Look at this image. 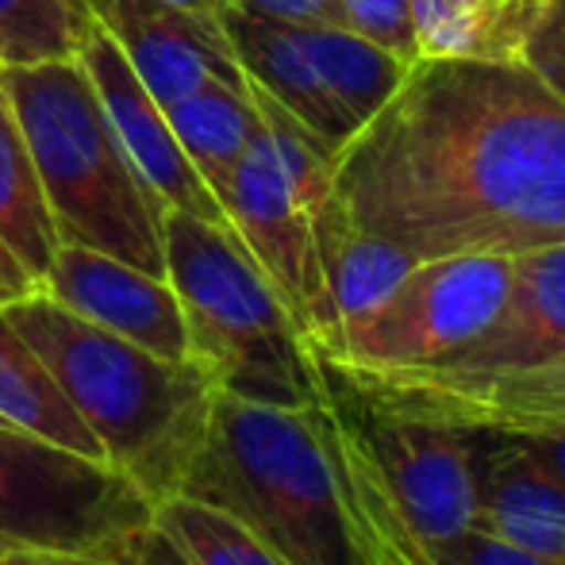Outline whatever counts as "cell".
<instances>
[{
	"label": "cell",
	"mask_w": 565,
	"mask_h": 565,
	"mask_svg": "<svg viewBox=\"0 0 565 565\" xmlns=\"http://www.w3.org/2000/svg\"><path fill=\"white\" fill-rule=\"evenodd\" d=\"M331 193L416 262L565 243V100L520 58H419L335 154Z\"/></svg>",
	"instance_id": "1"
},
{
	"label": "cell",
	"mask_w": 565,
	"mask_h": 565,
	"mask_svg": "<svg viewBox=\"0 0 565 565\" xmlns=\"http://www.w3.org/2000/svg\"><path fill=\"white\" fill-rule=\"evenodd\" d=\"M178 497L231 515L289 565H373L323 404L274 408L212 393Z\"/></svg>",
	"instance_id": "2"
},
{
	"label": "cell",
	"mask_w": 565,
	"mask_h": 565,
	"mask_svg": "<svg viewBox=\"0 0 565 565\" xmlns=\"http://www.w3.org/2000/svg\"><path fill=\"white\" fill-rule=\"evenodd\" d=\"M4 312L93 431L105 466L127 477L150 504L178 497L204 439L216 393L212 381L193 362L158 358L82 320L43 289Z\"/></svg>",
	"instance_id": "3"
},
{
	"label": "cell",
	"mask_w": 565,
	"mask_h": 565,
	"mask_svg": "<svg viewBox=\"0 0 565 565\" xmlns=\"http://www.w3.org/2000/svg\"><path fill=\"white\" fill-rule=\"evenodd\" d=\"M58 243L166 277V204L116 139L82 58L0 66Z\"/></svg>",
	"instance_id": "4"
},
{
	"label": "cell",
	"mask_w": 565,
	"mask_h": 565,
	"mask_svg": "<svg viewBox=\"0 0 565 565\" xmlns=\"http://www.w3.org/2000/svg\"><path fill=\"white\" fill-rule=\"evenodd\" d=\"M166 281L178 292L189 362L216 393L274 408L320 404L305 331L227 224L166 212Z\"/></svg>",
	"instance_id": "5"
},
{
	"label": "cell",
	"mask_w": 565,
	"mask_h": 565,
	"mask_svg": "<svg viewBox=\"0 0 565 565\" xmlns=\"http://www.w3.org/2000/svg\"><path fill=\"white\" fill-rule=\"evenodd\" d=\"M262 127L216 193L227 227L285 300L308 347L328 331L320 220L331 204L335 150L250 85Z\"/></svg>",
	"instance_id": "6"
},
{
	"label": "cell",
	"mask_w": 565,
	"mask_h": 565,
	"mask_svg": "<svg viewBox=\"0 0 565 565\" xmlns=\"http://www.w3.org/2000/svg\"><path fill=\"white\" fill-rule=\"evenodd\" d=\"M320 404L342 447L377 477L401 520L424 546H439L473 527V450L469 427L396 408L316 354Z\"/></svg>",
	"instance_id": "7"
},
{
	"label": "cell",
	"mask_w": 565,
	"mask_h": 565,
	"mask_svg": "<svg viewBox=\"0 0 565 565\" xmlns=\"http://www.w3.org/2000/svg\"><path fill=\"white\" fill-rule=\"evenodd\" d=\"M154 504L105 461L0 424V558L105 554Z\"/></svg>",
	"instance_id": "8"
},
{
	"label": "cell",
	"mask_w": 565,
	"mask_h": 565,
	"mask_svg": "<svg viewBox=\"0 0 565 565\" xmlns=\"http://www.w3.org/2000/svg\"><path fill=\"white\" fill-rule=\"evenodd\" d=\"M512 258L450 254L427 258L362 320L312 354L354 373H408L443 365L500 312Z\"/></svg>",
	"instance_id": "9"
},
{
	"label": "cell",
	"mask_w": 565,
	"mask_h": 565,
	"mask_svg": "<svg viewBox=\"0 0 565 565\" xmlns=\"http://www.w3.org/2000/svg\"><path fill=\"white\" fill-rule=\"evenodd\" d=\"M89 8L162 108L204 82L246 85L220 20L162 0H89Z\"/></svg>",
	"instance_id": "10"
},
{
	"label": "cell",
	"mask_w": 565,
	"mask_h": 565,
	"mask_svg": "<svg viewBox=\"0 0 565 565\" xmlns=\"http://www.w3.org/2000/svg\"><path fill=\"white\" fill-rule=\"evenodd\" d=\"M43 292L74 316L150 354L189 362L185 320H181L178 292L166 277L127 266L113 254L62 243L43 277Z\"/></svg>",
	"instance_id": "11"
},
{
	"label": "cell",
	"mask_w": 565,
	"mask_h": 565,
	"mask_svg": "<svg viewBox=\"0 0 565 565\" xmlns=\"http://www.w3.org/2000/svg\"><path fill=\"white\" fill-rule=\"evenodd\" d=\"M77 58H82L85 74H89L93 89H97L100 105H105L108 124H113L116 139L124 142L127 158L142 173V181L162 196L166 209L189 212V216L209 220V224H227L220 201L201 181V173L193 170L185 150H181L178 135H173L170 119H166V108L147 93V85L139 82L131 62L113 43V35L100 28L82 46Z\"/></svg>",
	"instance_id": "12"
},
{
	"label": "cell",
	"mask_w": 565,
	"mask_h": 565,
	"mask_svg": "<svg viewBox=\"0 0 565 565\" xmlns=\"http://www.w3.org/2000/svg\"><path fill=\"white\" fill-rule=\"evenodd\" d=\"M335 365V362H331ZM342 370V365H339ZM396 408L424 412L461 427H492L508 435L562 431L565 427V350L523 370L492 373L473 381H419L342 370Z\"/></svg>",
	"instance_id": "13"
},
{
	"label": "cell",
	"mask_w": 565,
	"mask_h": 565,
	"mask_svg": "<svg viewBox=\"0 0 565 565\" xmlns=\"http://www.w3.org/2000/svg\"><path fill=\"white\" fill-rule=\"evenodd\" d=\"M565 350V243L512 258V285L492 323L466 342L443 365L381 377L419 381H473L523 370Z\"/></svg>",
	"instance_id": "14"
},
{
	"label": "cell",
	"mask_w": 565,
	"mask_h": 565,
	"mask_svg": "<svg viewBox=\"0 0 565 565\" xmlns=\"http://www.w3.org/2000/svg\"><path fill=\"white\" fill-rule=\"evenodd\" d=\"M473 450V527L565 565V481L523 447L520 435L469 427Z\"/></svg>",
	"instance_id": "15"
},
{
	"label": "cell",
	"mask_w": 565,
	"mask_h": 565,
	"mask_svg": "<svg viewBox=\"0 0 565 565\" xmlns=\"http://www.w3.org/2000/svg\"><path fill=\"white\" fill-rule=\"evenodd\" d=\"M220 23H224L231 51H235L238 66H243L246 82L254 89L274 97L285 113H292L308 131L320 135L335 154L354 139V127L339 113L331 93L323 89L320 74H316L308 51L300 46L292 23L262 20V15H250L235 4L220 15Z\"/></svg>",
	"instance_id": "16"
},
{
	"label": "cell",
	"mask_w": 565,
	"mask_h": 565,
	"mask_svg": "<svg viewBox=\"0 0 565 565\" xmlns=\"http://www.w3.org/2000/svg\"><path fill=\"white\" fill-rule=\"evenodd\" d=\"M0 424L15 427L23 435H35L43 443H54L62 450H74L82 458L105 461L93 431L70 408L66 393L51 377L46 362L15 331L4 308H0Z\"/></svg>",
	"instance_id": "17"
},
{
	"label": "cell",
	"mask_w": 565,
	"mask_h": 565,
	"mask_svg": "<svg viewBox=\"0 0 565 565\" xmlns=\"http://www.w3.org/2000/svg\"><path fill=\"white\" fill-rule=\"evenodd\" d=\"M292 28H297V39L312 58L323 89L331 93V100L358 135L401 89L408 62L339 23H292Z\"/></svg>",
	"instance_id": "18"
},
{
	"label": "cell",
	"mask_w": 565,
	"mask_h": 565,
	"mask_svg": "<svg viewBox=\"0 0 565 565\" xmlns=\"http://www.w3.org/2000/svg\"><path fill=\"white\" fill-rule=\"evenodd\" d=\"M166 119H170L173 135H178L193 170L212 189V196L227 185L243 150L250 147V139L262 127L258 105L250 97V82H204L189 97L173 100L166 108Z\"/></svg>",
	"instance_id": "19"
},
{
	"label": "cell",
	"mask_w": 565,
	"mask_h": 565,
	"mask_svg": "<svg viewBox=\"0 0 565 565\" xmlns=\"http://www.w3.org/2000/svg\"><path fill=\"white\" fill-rule=\"evenodd\" d=\"M0 235L43 285L62 243L51 209H46L43 185H39L35 158H31V147L23 139V127L15 119L4 85H0Z\"/></svg>",
	"instance_id": "20"
},
{
	"label": "cell",
	"mask_w": 565,
	"mask_h": 565,
	"mask_svg": "<svg viewBox=\"0 0 565 565\" xmlns=\"http://www.w3.org/2000/svg\"><path fill=\"white\" fill-rule=\"evenodd\" d=\"M97 31L89 0H0V66L77 58Z\"/></svg>",
	"instance_id": "21"
},
{
	"label": "cell",
	"mask_w": 565,
	"mask_h": 565,
	"mask_svg": "<svg viewBox=\"0 0 565 565\" xmlns=\"http://www.w3.org/2000/svg\"><path fill=\"white\" fill-rule=\"evenodd\" d=\"M154 523L193 558V565H289L243 523L201 504V500H162L154 504Z\"/></svg>",
	"instance_id": "22"
},
{
	"label": "cell",
	"mask_w": 565,
	"mask_h": 565,
	"mask_svg": "<svg viewBox=\"0 0 565 565\" xmlns=\"http://www.w3.org/2000/svg\"><path fill=\"white\" fill-rule=\"evenodd\" d=\"M331 431H335V427H331ZM335 447L342 458V473H347V492H350V508H354V520H358V535H362L365 551H370V562L373 565H435L427 558L419 535L401 520L393 500L385 497L377 477L354 458V450L342 447L339 435H335Z\"/></svg>",
	"instance_id": "23"
},
{
	"label": "cell",
	"mask_w": 565,
	"mask_h": 565,
	"mask_svg": "<svg viewBox=\"0 0 565 565\" xmlns=\"http://www.w3.org/2000/svg\"><path fill=\"white\" fill-rule=\"evenodd\" d=\"M419 58L484 54V15L477 0H408Z\"/></svg>",
	"instance_id": "24"
},
{
	"label": "cell",
	"mask_w": 565,
	"mask_h": 565,
	"mask_svg": "<svg viewBox=\"0 0 565 565\" xmlns=\"http://www.w3.org/2000/svg\"><path fill=\"white\" fill-rule=\"evenodd\" d=\"M515 58L565 100V0H535L515 43Z\"/></svg>",
	"instance_id": "25"
},
{
	"label": "cell",
	"mask_w": 565,
	"mask_h": 565,
	"mask_svg": "<svg viewBox=\"0 0 565 565\" xmlns=\"http://www.w3.org/2000/svg\"><path fill=\"white\" fill-rule=\"evenodd\" d=\"M339 28L385 46L401 62H419L408 0H339Z\"/></svg>",
	"instance_id": "26"
},
{
	"label": "cell",
	"mask_w": 565,
	"mask_h": 565,
	"mask_svg": "<svg viewBox=\"0 0 565 565\" xmlns=\"http://www.w3.org/2000/svg\"><path fill=\"white\" fill-rule=\"evenodd\" d=\"M424 551L435 565H562V562H546V558H539V554L520 551V546L500 543V539L484 535V531H461L450 543L424 546Z\"/></svg>",
	"instance_id": "27"
},
{
	"label": "cell",
	"mask_w": 565,
	"mask_h": 565,
	"mask_svg": "<svg viewBox=\"0 0 565 565\" xmlns=\"http://www.w3.org/2000/svg\"><path fill=\"white\" fill-rule=\"evenodd\" d=\"M105 562L108 565H193V558L158 527L154 515L147 523H139L135 531H127L116 546H108Z\"/></svg>",
	"instance_id": "28"
},
{
	"label": "cell",
	"mask_w": 565,
	"mask_h": 565,
	"mask_svg": "<svg viewBox=\"0 0 565 565\" xmlns=\"http://www.w3.org/2000/svg\"><path fill=\"white\" fill-rule=\"evenodd\" d=\"M484 15V54L481 58H515V43L527 23L535 0H477Z\"/></svg>",
	"instance_id": "29"
},
{
	"label": "cell",
	"mask_w": 565,
	"mask_h": 565,
	"mask_svg": "<svg viewBox=\"0 0 565 565\" xmlns=\"http://www.w3.org/2000/svg\"><path fill=\"white\" fill-rule=\"evenodd\" d=\"M235 8L277 23H339V0H235Z\"/></svg>",
	"instance_id": "30"
},
{
	"label": "cell",
	"mask_w": 565,
	"mask_h": 565,
	"mask_svg": "<svg viewBox=\"0 0 565 565\" xmlns=\"http://www.w3.org/2000/svg\"><path fill=\"white\" fill-rule=\"evenodd\" d=\"M39 289H43L39 277L23 266V258L8 246V238L0 235V308L15 305V300H28L31 292H39Z\"/></svg>",
	"instance_id": "31"
},
{
	"label": "cell",
	"mask_w": 565,
	"mask_h": 565,
	"mask_svg": "<svg viewBox=\"0 0 565 565\" xmlns=\"http://www.w3.org/2000/svg\"><path fill=\"white\" fill-rule=\"evenodd\" d=\"M523 447L535 454L543 466H551L554 473L565 481V427L562 431H535V435H520Z\"/></svg>",
	"instance_id": "32"
},
{
	"label": "cell",
	"mask_w": 565,
	"mask_h": 565,
	"mask_svg": "<svg viewBox=\"0 0 565 565\" xmlns=\"http://www.w3.org/2000/svg\"><path fill=\"white\" fill-rule=\"evenodd\" d=\"M0 565H108L105 554H12Z\"/></svg>",
	"instance_id": "33"
},
{
	"label": "cell",
	"mask_w": 565,
	"mask_h": 565,
	"mask_svg": "<svg viewBox=\"0 0 565 565\" xmlns=\"http://www.w3.org/2000/svg\"><path fill=\"white\" fill-rule=\"evenodd\" d=\"M162 4H173V8H185V12H196V15H209V20H220L235 0H162Z\"/></svg>",
	"instance_id": "34"
}]
</instances>
